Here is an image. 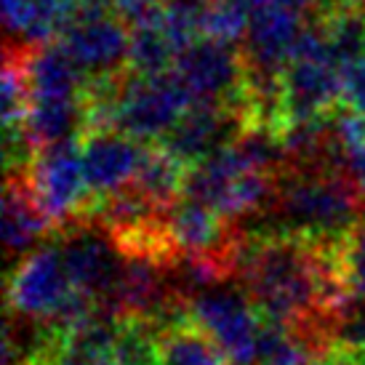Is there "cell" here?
Wrapping results in <instances>:
<instances>
[{
    "label": "cell",
    "mask_w": 365,
    "mask_h": 365,
    "mask_svg": "<svg viewBox=\"0 0 365 365\" xmlns=\"http://www.w3.org/2000/svg\"><path fill=\"white\" fill-rule=\"evenodd\" d=\"M365 197L346 171L288 168L280 173L274 216L277 235H294L309 243H344L363 222Z\"/></svg>",
    "instance_id": "obj_1"
},
{
    "label": "cell",
    "mask_w": 365,
    "mask_h": 365,
    "mask_svg": "<svg viewBox=\"0 0 365 365\" xmlns=\"http://www.w3.org/2000/svg\"><path fill=\"white\" fill-rule=\"evenodd\" d=\"M190 107H195L192 93L173 70L153 78L128 70L112 104L110 131L125 133L142 144H158Z\"/></svg>",
    "instance_id": "obj_2"
},
{
    "label": "cell",
    "mask_w": 365,
    "mask_h": 365,
    "mask_svg": "<svg viewBox=\"0 0 365 365\" xmlns=\"http://www.w3.org/2000/svg\"><path fill=\"white\" fill-rule=\"evenodd\" d=\"M59 43L88 78L128 70L131 27L118 16L112 0H81Z\"/></svg>",
    "instance_id": "obj_3"
},
{
    "label": "cell",
    "mask_w": 365,
    "mask_h": 365,
    "mask_svg": "<svg viewBox=\"0 0 365 365\" xmlns=\"http://www.w3.org/2000/svg\"><path fill=\"white\" fill-rule=\"evenodd\" d=\"M27 182L43 213L51 219L53 230L86 222L93 195L86 182L81 139L43 147L27 173Z\"/></svg>",
    "instance_id": "obj_4"
},
{
    "label": "cell",
    "mask_w": 365,
    "mask_h": 365,
    "mask_svg": "<svg viewBox=\"0 0 365 365\" xmlns=\"http://www.w3.org/2000/svg\"><path fill=\"white\" fill-rule=\"evenodd\" d=\"M59 232L61 237L56 243L61 245V256H64L72 285L91 296L102 314L115 317L112 302H115V291H118L123 262H125L118 243L112 240L107 230L93 222H78Z\"/></svg>",
    "instance_id": "obj_5"
},
{
    "label": "cell",
    "mask_w": 365,
    "mask_h": 365,
    "mask_svg": "<svg viewBox=\"0 0 365 365\" xmlns=\"http://www.w3.org/2000/svg\"><path fill=\"white\" fill-rule=\"evenodd\" d=\"M190 314L192 323L222 349L230 365H256L262 314L256 312L248 294L211 288L190 299Z\"/></svg>",
    "instance_id": "obj_6"
},
{
    "label": "cell",
    "mask_w": 365,
    "mask_h": 365,
    "mask_svg": "<svg viewBox=\"0 0 365 365\" xmlns=\"http://www.w3.org/2000/svg\"><path fill=\"white\" fill-rule=\"evenodd\" d=\"M173 72L192 93L195 104H222L235 110L245 83L243 48L235 43L197 38L176 56Z\"/></svg>",
    "instance_id": "obj_7"
},
{
    "label": "cell",
    "mask_w": 365,
    "mask_h": 365,
    "mask_svg": "<svg viewBox=\"0 0 365 365\" xmlns=\"http://www.w3.org/2000/svg\"><path fill=\"white\" fill-rule=\"evenodd\" d=\"M75 291L59 243H48L24 256L9 277L11 312L27 320H51Z\"/></svg>",
    "instance_id": "obj_8"
},
{
    "label": "cell",
    "mask_w": 365,
    "mask_h": 365,
    "mask_svg": "<svg viewBox=\"0 0 365 365\" xmlns=\"http://www.w3.org/2000/svg\"><path fill=\"white\" fill-rule=\"evenodd\" d=\"M248 11H251V19H248L243 46L248 70L264 72V75H283L307 27L302 21V14L285 9L274 0H251Z\"/></svg>",
    "instance_id": "obj_9"
},
{
    "label": "cell",
    "mask_w": 365,
    "mask_h": 365,
    "mask_svg": "<svg viewBox=\"0 0 365 365\" xmlns=\"http://www.w3.org/2000/svg\"><path fill=\"white\" fill-rule=\"evenodd\" d=\"M243 131L240 115L222 104H195L182 115V120L163 136L158 147H163L187 168H192L222 147L232 144Z\"/></svg>",
    "instance_id": "obj_10"
},
{
    "label": "cell",
    "mask_w": 365,
    "mask_h": 365,
    "mask_svg": "<svg viewBox=\"0 0 365 365\" xmlns=\"http://www.w3.org/2000/svg\"><path fill=\"white\" fill-rule=\"evenodd\" d=\"M341 107V70L328 56L291 59L283 70L285 125L325 118ZM285 131V128H283Z\"/></svg>",
    "instance_id": "obj_11"
},
{
    "label": "cell",
    "mask_w": 365,
    "mask_h": 365,
    "mask_svg": "<svg viewBox=\"0 0 365 365\" xmlns=\"http://www.w3.org/2000/svg\"><path fill=\"white\" fill-rule=\"evenodd\" d=\"M83 168L93 197H104L133 184L147 147L118 131H93L81 136Z\"/></svg>",
    "instance_id": "obj_12"
},
{
    "label": "cell",
    "mask_w": 365,
    "mask_h": 365,
    "mask_svg": "<svg viewBox=\"0 0 365 365\" xmlns=\"http://www.w3.org/2000/svg\"><path fill=\"white\" fill-rule=\"evenodd\" d=\"M165 222H168L173 245L179 248L182 256H216V259H224L230 264L237 237L222 213H216L213 208L197 203V200L182 197L179 203H173L168 208ZM230 269H232V264H230Z\"/></svg>",
    "instance_id": "obj_13"
},
{
    "label": "cell",
    "mask_w": 365,
    "mask_h": 365,
    "mask_svg": "<svg viewBox=\"0 0 365 365\" xmlns=\"http://www.w3.org/2000/svg\"><path fill=\"white\" fill-rule=\"evenodd\" d=\"M30 99H86L88 75L75 64L61 43L24 48Z\"/></svg>",
    "instance_id": "obj_14"
},
{
    "label": "cell",
    "mask_w": 365,
    "mask_h": 365,
    "mask_svg": "<svg viewBox=\"0 0 365 365\" xmlns=\"http://www.w3.org/2000/svg\"><path fill=\"white\" fill-rule=\"evenodd\" d=\"M53 230L51 219L38 205L27 176H9L3 192V240L11 259L30 256V248Z\"/></svg>",
    "instance_id": "obj_15"
},
{
    "label": "cell",
    "mask_w": 365,
    "mask_h": 365,
    "mask_svg": "<svg viewBox=\"0 0 365 365\" xmlns=\"http://www.w3.org/2000/svg\"><path fill=\"white\" fill-rule=\"evenodd\" d=\"M328 346L323 336L262 320L256 365H317Z\"/></svg>",
    "instance_id": "obj_16"
},
{
    "label": "cell",
    "mask_w": 365,
    "mask_h": 365,
    "mask_svg": "<svg viewBox=\"0 0 365 365\" xmlns=\"http://www.w3.org/2000/svg\"><path fill=\"white\" fill-rule=\"evenodd\" d=\"M184 176H187V165L155 144V147H147V155H144L142 165H139V173H136L133 184L158 208L168 211L173 203L182 200Z\"/></svg>",
    "instance_id": "obj_17"
},
{
    "label": "cell",
    "mask_w": 365,
    "mask_h": 365,
    "mask_svg": "<svg viewBox=\"0 0 365 365\" xmlns=\"http://www.w3.org/2000/svg\"><path fill=\"white\" fill-rule=\"evenodd\" d=\"M163 6V3H160ZM179 51L173 48L171 38L165 35L160 24V9L142 24L131 27V51H128V70L144 78L163 75V72L173 70Z\"/></svg>",
    "instance_id": "obj_18"
},
{
    "label": "cell",
    "mask_w": 365,
    "mask_h": 365,
    "mask_svg": "<svg viewBox=\"0 0 365 365\" xmlns=\"http://www.w3.org/2000/svg\"><path fill=\"white\" fill-rule=\"evenodd\" d=\"M328 53L339 70L365 59V16L360 11L331 9L320 14Z\"/></svg>",
    "instance_id": "obj_19"
},
{
    "label": "cell",
    "mask_w": 365,
    "mask_h": 365,
    "mask_svg": "<svg viewBox=\"0 0 365 365\" xmlns=\"http://www.w3.org/2000/svg\"><path fill=\"white\" fill-rule=\"evenodd\" d=\"M160 365H230L224 352L195 323L160 336Z\"/></svg>",
    "instance_id": "obj_20"
},
{
    "label": "cell",
    "mask_w": 365,
    "mask_h": 365,
    "mask_svg": "<svg viewBox=\"0 0 365 365\" xmlns=\"http://www.w3.org/2000/svg\"><path fill=\"white\" fill-rule=\"evenodd\" d=\"M160 334L147 317H123L115 339V365H158Z\"/></svg>",
    "instance_id": "obj_21"
},
{
    "label": "cell",
    "mask_w": 365,
    "mask_h": 365,
    "mask_svg": "<svg viewBox=\"0 0 365 365\" xmlns=\"http://www.w3.org/2000/svg\"><path fill=\"white\" fill-rule=\"evenodd\" d=\"M251 11L245 3L235 0H211L200 14V38L222 43H237L248 32Z\"/></svg>",
    "instance_id": "obj_22"
},
{
    "label": "cell",
    "mask_w": 365,
    "mask_h": 365,
    "mask_svg": "<svg viewBox=\"0 0 365 365\" xmlns=\"http://www.w3.org/2000/svg\"><path fill=\"white\" fill-rule=\"evenodd\" d=\"M344 264H346V280H349L352 294L365 299V216L363 222L352 230V235L346 237Z\"/></svg>",
    "instance_id": "obj_23"
},
{
    "label": "cell",
    "mask_w": 365,
    "mask_h": 365,
    "mask_svg": "<svg viewBox=\"0 0 365 365\" xmlns=\"http://www.w3.org/2000/svg\"><path fill=\"white\" fill-rule=\"evenodd\" d=\"M341 107L365 115V59L352 61L341 70Z\"/></svg>",
    "instance_id": "obj_24"
},
{
    "label": "cell",
    "mask_w": 365,
    "mask_h": 365,
    "mask_svg": "<svg viewBox=\"0 0 365 365\" xmlns=\"http://www.w3.org/2000/svg\"><path fill=\"white\" fill-rule=\"evenodd\" d=\"M32 0H3V21H6V32H9L11 43L21 38V32L27 30L30 21Z\"/></svg>",
    "instance_id": "obj_25"
},
{
    "label": "cell",
    "mask_w": 365,
    "mask_h": 365,
    "mask_svg": "<svg viewBox=\"0 0 365 365\" xmlns=\"http://www.w3.org/2000/svg\"><path fill=\"white\" fill-rule=\"evenodd\" d=\"M163 0H112V6L118 11V16H120L128 27L133 24H142L153 16L155 11L160 9Z\"/></svg>",
    "instance_id": "obj_26"
},
{
    "label": "cell",
    "mask_w": 365,
    "mask_h": 365,
    "mask_svg": "<svg viewBox=\"0 0 365 365\" xmlns=\"http://www.w3.org/2000/svg\"><path fill=\"white\" fill-rule=\"evenodd\" d=\"M317 365H365V352L355 349H341V346H328Z\"/></svg>",
    "instance_id": "obj_27"
},
{
    "label": "cell",
    "mask_w": 365,
    "mask_h": 365,
    "mask_svg": "<svg viewBox=\"0 0 365 365\" xmlns=\"http://www.w3.org/2000/svg\"><path fill=\"white\" fill-rule=\"evenodd\" d=\"M346 173L355 179V184L360 187V192L365 197V147L346 153Z\"/></svg>",
    "instance_id": "obj_28"
},
{
    "label": "cell",
    "mask_w": 365,
    "mask_h": 365,
    "mask_svg": "<svg viewBox=\"0 0 365 365\" xmlns=\"http://www.w3.org/2000/svg\"><path fill=\"white\" fill-rule=\"evenodd\" d=\"M331 9H349V11H363L365 9V0H328L323 11Z\"/></svg>",
    "instance_id": "obj_29"
},
{
    "label": "cell",
    "mask_w": 365,
    "mask_h": 365,
    "mask_svg": "<svg viewBox=\"0 0 365 365\" xmlns=\"http://www.w3.org/2000/svg\"><path fill=\"white\" fill-rule=\"evenodd\" d=\"M274 3H280V6H285V9L291 11H299V14H304L307 9L314 6V0H274Z\"/></svg>",
    "instance_id": "obj_30"
},
{
    "label": "cell",
    "mask_w": 365,
    "mask_h": 365,
    "mask_svg": "<svg viewBox=\"0 0 365 365\" xmlns=\"http://www.w3.org/2000/svg\"><path fill=\"white\" fill-rule=\"evenodd\" d=\"M235 3H245V6H251V0H235Z\"/></svg>",
    "instance_id": "obj_31"
}]
</instances>
